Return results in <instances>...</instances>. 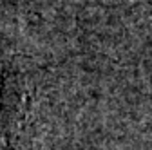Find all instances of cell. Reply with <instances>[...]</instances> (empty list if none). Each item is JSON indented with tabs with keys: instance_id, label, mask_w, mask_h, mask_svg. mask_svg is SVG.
Returning a JSON list of instances; mask_svg holds the SVG:
<instances>
[{
	"instance_id": "obj_1",
	"label": "cell",
	"mask_w": 152,
	"mask_h": 150,
	"mask_svg": "<svg viewBox=\"0 0 152 150\" xmlns=\"http://www.w3.org/2000/svg\"><path fill=\"white\" fill-rule=\"evenodd\" d=\"M26 90L15 74H4L0 80V145H2L22 121Z\"/></svg>"
}]
</instances>
